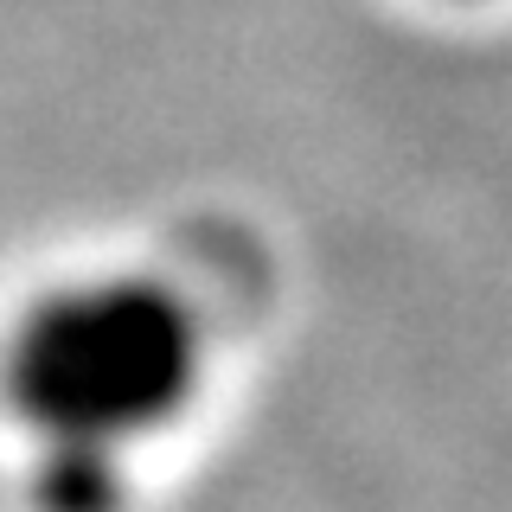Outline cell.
Instances as JSON below:
<instances>
[{"label":"cell","mask_w":512,"mask_h":512,"mask_svg":"<svg viewBox=\"0 0 512 512\" xmlns=\"http://www.w3.org/2000/svg\"><path fill=\"white\" fill-rule=\"evenodd\" d=\"M199 320L167 282L52 288L7 340V397L39 448H103L167 429L199 391Z\"/></svg>","instance_id":"cell-1"},{"label":"cell","mask_w":512,"mask_h":512,"mask_svg":"<svg viewBox=\"0 0 512 512\" xmlns=\"http://www.w3.org/2000/svg\"><path fill=\"white\" fill-rule=\"evenodd\" d=\"M122 455L103 448H39L32 500L39 512H122Z\"/></svg>","instance_id":"cell-2"}]
</instances>
